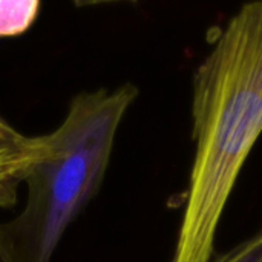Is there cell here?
<instances>
[{
    "label": "cell",
    "instance_id": "obj_1",
    "mask_svg": "<svg viewBox=\"0 0 262 262\" xmlns=\"http://www.w3.org/2000/svg\"><path fill=\"white\" fill-rule=\"evenodd\" d=\"M195 157L172 262H210L223 213L262 134V2L243 5L193 75Z\"/></svg>",
    "mask_w": 262,
    "mask_h": 262
},
{
    "label": "cell",
    "instance_id": "obj_2",
    "mask_svg": "<svg viewBox=\"0 0 262 262\" xmlns=\"http://www.w3.org/2000/svg\"><path fill=\"white\" fill-rule=\"evenodd\" d=\"M138 97L132 83L72 97L64 120L52 132L32 137L23 170V210L0 223L9 262H52L66 230L98 193L118 129Z\"/></svg>",
    "mask_w": 262,
    "mask_h": 262
},
{
    "label": "cell",
    "instance_id": "obj_3",
    "mask_svg": "<svg viewBox=\"0 0 262 262\" xmlns=\"http://www.w3.org/2000/svg\"><path fill=\"white\" fill-rule=\"evenodd\" d=\"M40 8L38 0H0V38L25 34L35 23Z\"/></svg>",
    "mask_w": 262,
    "mask_h": 262
},
{
    "label": "cell",
    "instance_id": "obj_4",
    "mask_svg": "<svg viewBox=\"0 0 262 262\" xmlns=\"http://www.w3.org/2000/svg\"><path fill=\"white\" fill-rule=\"evenodd\" d=\"M31 155L32 150L26 155H0V209L15 206L17 190Z\"/></svg>",
    "mask_w": 262,
    "mask_h": 262
},
{
    "label": "cell",
    "instance_id": "obj_5",
    "mask_svg": "<svg viewBox=\"0 0 262 262\" xmlns=\"http://www.w3.org/2000/svg\"><path fill=\"white\" fill-rule=\"evenodd\" d=\"M32 150V137L15 130L0 117V155H26Z\"/></svg>",
    "mask_w": 262,
    "mask_h": 262
},
{
    "label": "cell",
    "instance_id": "obj_6",
    "mask_svg": "<svg viewBox=\"0 0 262 262\" xmlns=\"http://www.w3.org/2000/svg\"><path fill=\"white\" fill-rule=\"evenodd\" d=\"M213 262H262V230L220 255Z\"/></svg>",
    "mask_w": 262,
    "mask_h": 262
},
{
    "label": "cell",
    "instance_id": "obj_7",
    "mask_svg": "<svg viewBox=\"0 0 262 262\" xmlns=\"http://www.w3.org/2000/svg\"><path fill=\"white\" fill-rule=\"evenodd\" d=\"M0 262H9L8 261V258H6V255H5L3 247H2V241H0Z\"/></svg>",
    "mask_w": 262,
    "mask_h": 262
}]
</instances>
